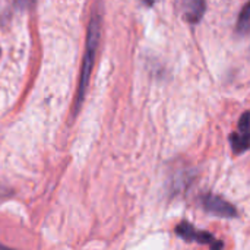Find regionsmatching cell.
<instances>
[{
	"instance_id": "cell-7",
	"label": "cell",
	"mask_w": 250,
	"mask_h": 250,
	"mask_svg": "<svg viewBox=\"0 0 250 250\" xmlns=\"http://www.w3.org/2000/svg\"><path fill=\"white\" fill-rule=\"evenodd\" d=\"M144 1H145L146 4H149V6H152V4H154V3H155L157 0H144Z\"/></svg>"
},
{
	"instance_id": "cell-5",
	"label": "cell",
	"mask_w": 250,
	"mask_h": 250,
	"mask_svg": "<svg viewBox=\"0 0 250 250\" xmlns=\"http://www.w3.org/2000/svg\"><path fill=\"white\" fill-rule=\"evenodd\" d=\"M205 10H207L205 0H183L182 12H183V18L189 23H198L202 19Z\"/></svg>"
},
{
	"instance_id": "cell-6",
	"label": "cell",
	"mask_w": 250,
	"mask_h": 250,
	"mask_svg": "<svg viewBox=\"0 0 250 250\" xmlns=\"http://www.w3.org/2000/svg\"><path fill=\"white\" fill-rule=\"evenodd\" d=\"M236 29L240 35H249L250 34V1L246 3V6L242 9L239 19H237Z\"/></svg>"
},
{
	"instance_id": "cell-1",
	"label": "cell",
	"mask_w": 250,
	"mask_h": 250,
	"mask_svg": "<svg viewBox=\"0 0 250 250\" xmlns=\"http://www.w3.org/2000/svg\"><path fill=\"white\" fill-rule=\"evenodd\" d=\"M98 40H100V18L98 15H95L91 21L89 25V31H88V41H86V51H85V57H83V63H82V73H81V83H79V94H78V104L81 103L86 85H88V79H89V73L92 69V63H94V57H95V51H97V45H98Z\"/></svg>"
},
{
	"instance_id": "cell-3",
	"label": "cell",
	"mask_w": 250,
	"mask_h": 250,
	"mask_svg": "<svg viewBox=\"0 0 250 250\" xmlns=\"http://www.w3.org/2000/svg\"><path fill=\"white\" fill-rule=\"evenodd\" d=\"M230 142L234 154H242L250 148V111L243 113L240 117L237 130L230 136Z\"/></svg>"
},
{
	"instance_id": "cell-2",
	"label": "cell",
	"mask_w": 250,
	"mask_h": 250,
	"mask_svg": "<svg viewBox=\"0 0 250 250\" xmlns=\"http://www.w3.org/2000/svg\"><path fill=\"white\" fill-rule=\"evenodd\" d=\"M176 234L179 237H182L183 240H188V242H195V243H199V245H207L209 246L211 249H221L224 246L223 242L217 240L212 234H209L208 231H202V230H198L195 226L183 221L180 223L177 227H176Z\"/></svg>"
},
{
	"instance_id": "cell-4",
	"label": "cell",
	"mask_w": 250,
	"mask_h": 250,
	"mask_svg": "<svg viewBox=\"0 0 250 250\" xmlns=\"http://www.w3.org/2000/svg\"><path fill=\"white\" fill-rule=\"evenodd\" d=\"M202 205L204 208L218 217H224V218H234L237 217V209L236 207H233L230 202L224 201L220 196H215L212 193H208L205 196H202Z\"/></svg>"
}]
</instances>
